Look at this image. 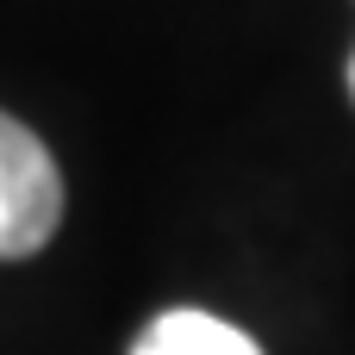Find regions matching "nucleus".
<instances>
[{"instance_id": "1", "label": "nucleus", "mask_w": 355, "mask_h": 355, "mask_svg": "<svg viewBox=\"0 0 355 355\" xmlns=\"http://www.w3.org/2000/svg\"><path fill=\"white\" fill-rule=\"evenodd\" d=\"M62 225V175L50 150L0 112V256H31Z\"/></svg>"}, {"instance_id": "2", "label": "nucleus", "mask_w": 355, "mask_h": 355, "mask_svg": "<svg viewBox=\"0 0 355 355\" xmlns=\"http://www.w3.org/2000/svg\"><path fill=\"white\" fill-rule=\"evenodd\" d=\"M131 355H262L237 324L212 318V312H162L137 343Z\"/></svg>"}, {"instance_id": "3", "label": "nucleus", "mask_w": 355, "mask_h": 355, "mask_svg": "<svg viewBox=\"0 0 355 355\" xmlns=\"http://www.w3.org/2000/svg\"><path fill=\"white\" fill-rule=\"evenodd\" d=\"M349 94H355V56H349Z\"/></svg>"}]
</instances>
